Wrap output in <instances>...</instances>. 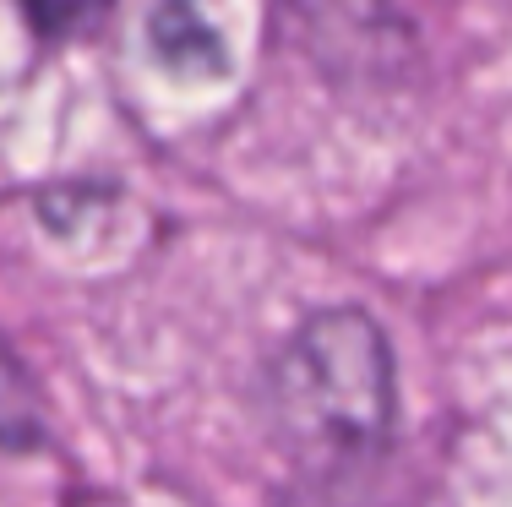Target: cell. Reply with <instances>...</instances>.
Wrapping results in <instances>:
<instances>
[{
	"instance_id": "2",
	"label": "cell",
	"mask_w": 512,
	"mask_h": 507,
	"mask_svg": "<svg viewBox=\"0 0 512 507\" xmlns=\"http://www.w3.org/2000/svg\"><path fill=\"white\" fill-rule=\"evenodd\" d=\"M148 39L153 55L175 71H224V44L186 0H158V11L148 17Z\"/></svg>"
},
{
	"instance_id": "4",
	"label": "cell",
	"mask_w": 512,
	"mask_h": 507,
	"mask_svg": "<svg viewBox=\"0 0 512 507\" xmlns=\"http://www.w3.org/2000/svg\"><path fill=\"white\" fill-rule=\"evenodd\" d=\"M109 6L115 0H22V17L39 39H77V33L99 28Z\"/></svg>"
},
{
	"instance_id": "1",
	"label": "cell",
	"mask_w": 512,
	"mask_h": 507,
	"mask_svg": "<svg viewBox=\"0 0 512 507\" xmlns=\"http://www.w3.org/2000/svg\"><path fill=\"white\" fill-rule=\"evenodd\" d=\"M262 420L300 464L382 453L393 437V349L365 311H316L262 377Z\"/></svg>"
},
{
	"instance_id": "3",
	"label": "cell",
	"mask_w": 512,
	"mask_h": 507,
	"mask_svg": "<svg viewBox=\"0 0 512 507\" xmlns=\"http://www.w3.org/2000/svg\"><path fill=\"white\" fill-rule=\"evenodd\" d=\"M44 437H50L44 398L33 388V377L22 371V360L0 344V448L28 453V448H44Z\"/></svg>"
}]
</instances>
